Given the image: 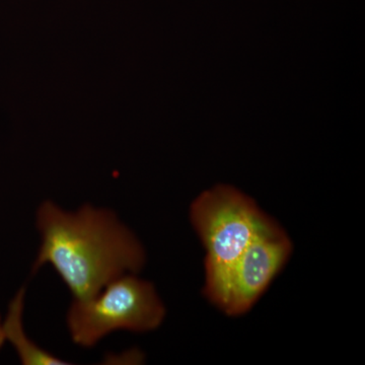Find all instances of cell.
<instances>
[{"instance_id": "obj_1", "label": "cell", "mask_w": 365, "mask_h": 365, "mask_svg": "<svg viewBox=\"0 0 365 365\" xmlns=\"http://www.w3.org/2000/svg\"><path fill=\"white\" fill-rule=\"evenodd\" d=\"M41 246L33 273L51 265L74 300H86L115 278L140 271V242L109 209L85 205L76 212L45 201L36 216Z\"/></svg>"}, {"instance_id": "obj_2", "label": "cell", "mask_w": 365, "mask_h": 365, "mask_svg": "<svg viewBox=\"0 0 365 365\" xmlns=\"http://www.w3.org/2000/svg\"><path fill=\"white\" fill-rule=\"evenodd\" d=\"M190 218L206 250L204 294L222 309L240 257L259 235L278 225L250 197L228 185H218L197 197Z\"/></svg>"}, {"instance_id": "obj_3", "label": "cell", "mask_w": 365, "mask_h": 365, "mask_svg": "<svg viewBox=\"0 0 365 365\" xmlns=\"http://www.w3.org/2000/svg\"><path fill=\"white\" fill-rule=\"evenodd\" d=\"M165 316V306L153 283L125 274L110 281L95 297L74 300L67 313V327L72 341L88 348L115 331L155 330Z\"/></svg>"}, {"instance_id": "obj_4", "label": "cell", "mask_w": 365, "mask_h": 365, "mask_svg": "<svg viewBox=\"0 0 365 365\" xmlns=\"http://www.w3.org/2000/svg\"><path fill=\"white\" fill-rule=\"evenodd\" d=\"M292 250V242L278 225L259 235L232 270L225 313L240 316L248 312L287 263Z\"/></svg>"}, {"instance_id": "obj_5", "label": "cell", "mask_w": 365, "mask_h": 365, "mask_svg": "<svg viewBox=\"0 0 365 365\" xmlns=\"http://www.w3.org/2000/svg\"><path fill=\"white\" fill-rule=\"evenodd\" d=\"M26 288L21 287L14 299L9 302V309L4 325L6 341L14 346L21 364L25 365H61L68 362L54 356L46 351L33 341L29 339L24 330L23 313L25 307Z\"/></svg>"}, {"instance_id": "obj_6", "label": "cell", "mask_w": 365, "mask_h": 365, "mask_svg": "<svg viewBox=\"0 0 365 365\" xmlns=\"http://www.w3.org/2000/svg\"><path fill=\"white\" fill-rule=\"evenodd\" d=\"M6 336H4V325H2V319L0 318V349H1L2 346L6 343Z\"/></svg>"}]
</instances>
